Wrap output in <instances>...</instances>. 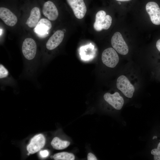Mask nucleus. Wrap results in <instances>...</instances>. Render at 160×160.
<instances>
[{"label":"nucleus","mask_w":160,"mask_h":160,"mask_svg":"<svg viewBox=\"0 0 160 160\" xmlns=\"http://www.w3.org/2000/svg\"><path fill=\"white\" fill-rule=\"evenodd\" d=\"M157 138V136H154L153 137V139H154Z\"/></svg>","instance_id":"5701e85b"},{"label":"nucleus","mask_w":160,"mask_h":160,"mask_svg":"<svg viewBox=\"0 0 160 160\" xmlns=\"http://www.w3.org/2000/svg\"><path fill=\"white\" fill-rule=\"evenodd\" d=\"M53 158L55 160H74L75 157L72 153L63 152L55 154Z\"/></svg>","instance_id":"dca6fc26"},{"label":"nucleus","mask_w":160,"mask_h":160,"mask_svg":"<svg viewBox=\"0 0 160 160\" xmlns=\"http://www.w3.org/2000/svg\"><path fill=\"white\" fill-rule=\"evenodd\" d=\"M51 145L53 148L56 150H60L67 148L70 144V142L62 140L58 137H54L51 142Z\"/></svg>","instance_id":"2eb2a0df"},{"label":"nucleus","mask_w":160,"mask_h":160,"mask_svg":"<svg viewBox=\"0 0 160 160\" xmlns=\"http://www.w3.org/2000/svg\"><path fill=\"white\" fill-rule=\"evenodd\" d=\"M9 74L7 70L1 64L0 65V78L7 77Z\"/></svg>","instance_id":"a211bd4d"},{"label":"nucleus","mask_w":160,"mask_h":160,"mask_svg":"<svg viewBox=\"0 0 160 160\" xmlns=\"http://www.w3.org/2000/svg\"><path fill=\"white\" fill-rule=\"evenodd\" d=\"M51 28L52 24L49 20L45 18H42L34 28V31L39 37L44 38L48 35Z\"/></svg>","instance_id":"9d476101"},{"label":"nucleus","mask_w":160,"mask_h":160,"mask_svg":"<svg viewBox=\"0 0 160 160\" xmlns=\"http://www.w3.org/2000/svg\"><path fill=\"white\" fill-rule=\"evenodd\" d=\"M37 46L35 41L31 38H27L24 41L22 47L23 55L27 59H33L36 55Z\"/></svg>","instance_id":"39448f33"},{"label":"nucleus","mask_w":160,"mask_h":160,"mask_svg":"<svg viewBox=\"0 0 160 160\" xmlns=\"http://www.w3.org/2000/svg\"><path fill=\"white\" fill-rule=\"evenodd\" d=\"M103 97L106 102L117 110L121 109L124 103L123 98L117 92L113 94L107 92L104 95Z\"/></svg>","instance_id":"1a4fd4ad"},{"label":"nucleus","mask_w":160,"mask_h":160,"mask_svg":"<svg viewBox=\"0 0 160 160\" xmlns=\"http://www.w3.org/2000/svg\"><path fill=\"white\" fill-rule=\"evenodd\" d=\"M145 9L152 23L156 25H160V8L157 4L153 1L149 2L146 4Z\"/></svg>","instance_id":"6e6552de"},{"label":"nucleus","mask_w":160,"mask_h":160,"mask_svg":"<svg viewBox=\"0 0 160 160\" xmlns=\"http://www.w3.org/2000/svg\"><path fill=\"white\" fill-rule=\"evenodd\" d=\"M88 160H97V159L95 156L91 153H89L87 155Z\"/></svg>","instance_id":"aec40b11"},{"label":"nucleus","mask_w":160,"mask_h":160,"mask_svg":"<svg viewBox=\"0 0 160 160\" xmlns=\"http://www.w3.org/2000/svg\"><path fill=\"white\" fill-rule=\"evenodd\" d=\"M42 11L44 15L49 20L54 21L58 17V10L54 4L51 1H48L44 4Z\"/></svg>","instance_id":"9b49d317"},{"label":"nucleus","mask_w":160,"mask_h":160,"mask_svg":"<svg viewBox=\"0 0 160 160\" xmlns=\"http://www.w3.org/2000/svg\"><path fill=\"white\" fill-rule=\"evenodd\" d=\"M72 9L75 17L79 19L83 18L87 12V7L83 0H66Z\"/></svg>","instance_id":"423d86ee"},{"label":"nucleus","mask_w":160,"mask_h":160,"mask_svg":"<svg viewBox=\"0 0 160 160\" xmlns=\"http://www.w3.org/2000/svg\"><path fill=\"white\" fill-rule=\"evenodd\" d=\"M41 17L39 8L37 7H33L31 10L29 18L26 24L30 28H35L37 25Z\"/></svg>","instance_id":"4468645a"},{"label":"nucleus","mask_w":160,"mask_h":160,"mask_svg":"<svg viewBox=\"0 0 160 160\" xmlns=\"http://www.w3.org/2000/svg\"><path fill=\"white\" fill-rule=\"evenodd\" d=\"M64 33L62 31L57 30L48 40L46 44V48L52 50L57 47L62 41Z\"/></svg>","instance_id":"ddd939ff"},{"label":"nucleus","mask_w":160,"mask_h":160,"mask_svg":"<svg viewBox=\"0 0 160 160\" xmlns=\"http://www.w3.org/2000/svg\"><path fill=\"white\" fill-rule=\"evenodd\" d=\"M103 63L107 66L114 68L118 64L119 60L118 55L115 50L110 47L105 49L101 56Z\"/></svg>","instance_id":"7ed1b4c3"},{"label":"nucleus","mask_w":160,"mask_h":160,"mask_svg":"<svg viewBox=\"0 0 160 160\" xmlns=\"http://www.w3.org/2000/svg\"><path fill=\"white\" fill-rule=\"evenodd\" d=\"M156 46L158 50L160 52V39H159L157 41Z\"/></svg>","instance_id":"412c9836"},{"label":"nucleus","mask_w":160,"mask_h":160,"mask_svg":"<svg viewBox=\"0 0 160 160\" xmlns=\"http://www.w3.org/2000/svg\"><path fill=\"white\" fill-rule=\"evenodd\" d=\"M111 44L113 48L119 54L125 55L128 52L127 45L119 32H115L111 39Z\"/></svg>","instance_id":"20e7f679"},{"label":"nucleus","mask_w":160,"mask_h":160,"mask_svg":"<svg viewBox=\"0 0 160 160\" xmlns=\"http://www.w3.org/2000/svg\"><path fill=\"white\" fill-rule=\"evenodd\" d=\"M39 155L42 158H45L48 156L49 152L47 150L41 151H40Z\"/></svg>","instance_id":"6ab92c4d"},{"label":"nucleus","mask_w":160,"mask_h":160,"mask_svg":"<svg viewBox=\"0 0 160 160\" xmlns=\"http://www.w3.org/2000/svg\"><path fill=\"white\" fill-rule=\"evenodd\" d=\"M0 18L7 25L14 26L17 22V16L7 8H0Z\"/></svg>","instance_id":"f8f14e48"},{"label":"nucleus","mask_w":160,"mask_h":160,"mask_svg":"<svg viewBox=\"0 0 160 160\" xmlns=\"http://www.w3.org/2000/svg\"><path fill=\"white\" fill-rule=\"evenodd\" d=\"M116 86L125 96L129 98L132 97L135 91V87L126 76L122 75L118 78Z\"/></svg>","instance_id":"f03ea898"},{"label":"nucleus","mask_w":160,"mask_h":160,"mask_svg":"<svg viewBox=\"0 0 160 160\" xmlns=\"http://www.w3.org/2000/svg\"><path fill=\"white\" fill-rule=\"evenodd\" d=\"M118 1H130V0H116Z\"/></svg>","instance_id":"4be33fe9"},{"label":"nucleus","mask_w":160,"mask_h":160,"mask_svg":"<svg viewBox=\"0 0 160 160\" xmlns=\"http://www.w3.org/2000/svg\"><path fill=\"white\" fill-rule=\"evenodd\" d=\"M112 21V18L110 15H106V12L103 10L99 11L96 15L94 28L98 31L103 29H108L110 27Z\"/></svg>","instance_id":"f257e3e1"},{"label":"nucleus","mask_w":160,"mask_h":160,"mask_svg":"<svg viewBox=\"0 0 160 160\" xmlns=\"http://www.w3.org/2000/svg\"><path fill=\"white\" fill-rule=\"evenodd\" d=\"M45 143V138L42 134L36 135L31 139L27 146L29 154H33L38 152L44 147Z\"/></svg>","instance_id":"0eeeda50"},{"label":"nucleus","mask_w":160,"mask_h":160,"mask_svg":"<svg viewBox=\"0 0 160 160\" xmlns=\"http://www.w3.org/2000/svg\"><path fill=\"white\" fill-rule=\"evenodd\" d=\"M151 153L154 155V160H160V142L159 143L156 149L152 150Z\"/></svg>","instance_id":"f3484780"}]
</instances>
